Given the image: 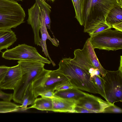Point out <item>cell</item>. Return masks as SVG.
<instances>
[{
  "instance_id": "obj_18",
  "label": "cell",
  "mask_w": 122,
  "mask_h": 122,
  "mask_svg": "<svg viewBox=\"0 0 122 122\" xmlns=\"http://www.w3.org/2000/svg\"><path fill=\"white\" fill-rule=\"evenodd\" d=\"M105 21L111 27L114 25L122 23V6H117L112 9L106 17Z\"/></svg>"
},
{
  "instance_id": "obj_21",
  "label": "cell",
  "mask_w": 122,
  "mask_h": 122,
  "mask_svg": "<svg viewBox=\"0 0 122 122\" xmlns=\"http://www.w3.org/2000/svg\"><path fill=\"white\" fill-rule=\"evenodd\" d=\"M40 9L44 11L45 14V21L47 29H50L51 21L50 15L51 12V7L44 0H36Z\"/></svg>"
},
{
  "instance_id": "obj_11",
  "label": "cell",
  "mask_w": 122,
  "mask_h": 122,
  "mask_svg": "<svg viewBox=\"0 0 122 122\" xmlns=\"http://www.w3.org/2000/svg\"><path fill=\"white\" fill-rule=\"evenodd\" d=\"M22 75L19 64L9 67L4 78L0 84V89L14 90L19 82Z\"/></svg>"
},
{
  "instance_id": "obj_27",
  "label": "cell",
  "mask_w": 122,
  "mask_h": 122,
  "mask_svg": "<svg viewBox=\"0 0 122 122\" xmlns=\"http://www.w3.org/2000/svg\"><path fill=\"white\" fill-rule=\"evenodd\" d=\"M54 89H50L46 90L39 94V96L41 97L52 98L55 97Z\"/></svg>"
},
{
  "instance_id": "obj_14",
  "label": "cell",
  "mask_w": 122,
  "mask_h": 122,
  "mask_svg": "<svg viewBox=\"0 0 122 122\" xmlns=\"http://www.w3.org/2000/svg\"><path fill=\"white\" fill-rule=\"evenodd\" d=\"M54 112L74 113L76 101L55 97L52 98Z\"/></svg>"
},
{
  "instance_id": "obj_7",
  "label": "cell",
  "mask_w": 122,
  "mask_h": 122,
  "mask_svg": "<svg viewBox=\"0 0 122 122\" xmlns=\"http://www.w3.org/2000/svg\"><path fill=\"white\" fill-rule=\"evenodd\" d=\"M104 86L107 101L114 104L122 101V71L107 70L104 76Z\"/></svg>"
},
{
  "instance_id": "obj_1",
  "label": "cell",
  "mask_w": 122,
  "mask_h": 122,
  "mask_svg": "<svg viewBox=\"0 0 122 122\" xmlns=\"http://www.w3.org/2000/svg\"><path fill=\"white\" fill-rule=\"evenodd\" d=\"M119 6H122L117 0H85L82 17L84 32H87L100 23L106 22L111 10Z\"/></svg>"
},
{
  "instance_id": "obj_2",
  "label": "cell",
  "mask_w": 122,
  "mask_h": 122,
  "mask_svg": "<svg viewBox=\"0 0 122 122\" xmlns=\"http://www.w3.org/2000/svg\"><path fill=\"white\" fill-rule=\"evenodd\" d=\"M71 58L61 60L57 71L65 76L71 85L80 90L94 94H98L96 87L91 81L90 74L82 68L70 62Z\"/></svg>"
},
{
  "instance_id": "obj_17",
  "label": "cell",
  "mask_w": 122,
  "mask_h": 122,
  "mask_svg": "<svg viewBox=\"0 0 122 122\" xmlns=\"http://www.w3.org/2000/svg\"><path fill=\"white\" fill-rule=\"evenodd\" d=\"M86 93L75 88L55 92V97L76 101L85 96Z\"/></svg>"
},
{
  "instance_id": "obj_13",
  "label": "cell",
  "mask_w": 122,
  "mask_h": 122,
  "mask_svg": "<svg viewBox=\"0 0 122 122\" xmlns=\"http://www.w3.org/2000/svg\"><path fill=\"white\" fill-rule=\"evenodd\" d=\"M41 10L38 5L36 2L28 10V17L27 22L31 26L34 34V43L37 46L39 45L41 38L39 32Z\"/></svg>"
},
{
  "instance_id": "obj_24",
  "label": "cell",
  "mask_w": 122,
  "mask_h": 122,
  "mask_svg": "<svg viewBox=\"0 0 122 122\" xmlns=\"http://www.w3.org/2000/svg\"><path fill=\"white\" fill-rule=\"evenodd\" d=\"M90 78L97 88L98 94L107 101L104 90V80L103 77H101L100 75H94L91 76Z\"/></svg>"
},
{
  "instance_id": "obj_26",
  "label": "cell",
  "mask_w": 122,
  "mask_h": 122,
  "mask_svg": "<svg viewBox=\"0 0 122 122\" xmlns=\"http://www.w3.org/2000/svg\"><path fill=\"white\" fill-rule=\"evenodd\" d=\"M74 87L71 84L69 80L64 81L57 86L55 90L58 91L71 89Z\"/></svg>"
},
{
  "instance_id": "obj_4",
  "label": "cell",
  "mask_w": 122,
  "mask_h": 122,
  "mask_svg": "<svg viewBox=\"0 0 122 122\" xmlns=\"http://www.w3.org/2000/svg\"><path fill=\"white\" fill-rule=\"evenodd\" d=\"M25 15L21 5L12 0H0V30L15 28L24 22Z\"/></svg>"
},
{
  "instance_id": "obj_3",
  "label": "cell",
  "mask_w": 122,
  "mask_h": 122,
  "mask_svg": "<svg viewBox=\"0 0 122 122\" xmlns=\"http://www.w3.org/2000/svg\"><path fill=\"white\" fill-rule=\"evenodd\" d=\"M21 72V79L13 90L14 101L21 104L26 91L39 74L44 69L45 63L35 60H19Z\"/></svg>"
},
{
  "instance_id": "obj_8",
  "label": "cell",
  "mask_w": 122,
  "mask_h": 122,
  "mask_svg": "<svg viewBox=\"0 0 122 122\" xmlns=\"http://www.w3.org/2000/svg\"><path fill=\"white\" fill-rule=\"evenodd\" d=\"M2 57L8 60H35L48 64L51 63L50 60L41 56L35 47L25 44L6 50L3 53Z\"/></svg>"
},
{
  "instance_id": "obj_31",
  "label": "cell",
  "mask_w": 122,
  "mask_h": 122,
  "mask_svg": "<svg viewBox=\"0 0 122 122\" xmlns=\"http://www.w3.org/2000/svg\"><path fill=\"white\" fill-rule=\"evenodd\" d=\"M112 27L117 30L122 32V22L113 25Z\"/></svg>"
},
{
  "instance_id": "obj_32",
  "label": "cell",
  "mask_w": 122,
  "mask_h": 122,
  "mask_svg": "<svg viewBox=\"0 0 122 122\" xmlns=\"http://www.w3.org/2000/svg\"><path fill=\"white\" fill-rule=\"evenodd\" d=\"M122 56H121L120 57V65L118 69L120 70L121 71H122Z\"/></svg>"
},
{
  "instance_id": "obj_23",
  "label": "cell",
  "mask_w": 122,
  "mask_h": 122,
  "mask_svg": "<svg viewBox=\"0 0 122 122\" xmlns=\"http://www.w3.org/2000/svg\"><path fill=\"white\" fill-rule=\"evenodd\" d=\"M75 10V17L80 25H82V17L85 0H71Z\"/></svg>"
},
{
  "instance_id": "obj_19",
  "label": "cell",
  "mask_w": 122,
  "mask_h": 122,
  "mask_svg": "<svg viewBox=\"0 0 122 122\" xmlns=\"http://www.w3.org/2000/svg\"><path fill=\"white\" fill-rule=\"evenodd\" d=\"M32 105L28 109L34 108L42 111H52L53 104L52 98L41 97L36 98Z\"/></svg>"
},
{
  "instance_id": "obj_29",
  "label": "cell",
  "mask_w": 122,
  "mask_h": 122,
  "mask_svg": "<svg viewBox=\"0 0 122 122\" xmlns=\"http://www.w3.org/2000/svg\"><path fill=\"white\" fill-rule=\"evenodd\" d=\"M95 113L83 107L76 105L74 111V113Z\"/></svg>"
},
{
  "instance_id": "obj_33",
  "label": "cell",
  "mask_w": 122,
  "mask_h": 122,
  "mask_svg": "<svg viewBox=\"0 0 122 122\" xmlns=\"http://www.w3.org/2000/svg\"><path fill=\"white\" fill-rule=\"evenodd\" d=\"M118 3L121 5H122V0H117Z\"/></svg>"
},
{
  "instance_id": "obj_15",
  "label": "cell",
  "mask_w": 122,
  "mask_h": 122,
  "mask_svg": "<svg viewBox=\"0 0 122 122\" xmlns=\"http://www.w3.org/2000/svg\"><path fill=\"white\" fill-rule=\"evenodd\" d=\"M83 47L93 66L99 71L102 77L104 76L107 70L103 68L100 63L89 38L86 41Z\"/></svg>"
},
{
  "instance_id": "obj_30",
  "label": "cell",
  "mask_w": 122,
  "mask_h": 122,
  "mask_svg": "<svg viewBox=\"0 0 122 122\" xmlns=\"http://www.w3.org/2000/svg\"><path fill=\"white\" fill-rule=\"evenodd\" d=\"M9 67L5 66H0V84L8 70Z\"/></svg>"
},
{
  "instance_id": "obj_34",
  "label": "cell",
  "mask_w": 122,
  "mask_h": 122,
  "mask_svg": "<svg viewBox=\"0 0 122 122\" xmlns=\"http://www.w3.org/2000/svg\"><path fill=\"white\" fill-rule=\"evenodd\" d=\"M14 0V1H22L23 0Z\"/></svg>"
},
{
  "instance_id": "obj_9",
  "label": "cell",
  "mask_w": 122,
  "mask_h": 122,
  "mask_svg": "<svg viewBox=\"0 0 122 122\" xmlns=\"http://www.w3.org/2000/svg\"><path fill=\"white\" fill-rule=\"evenodd\" d=\"M112 103L93 95L86 93L76 102V105L95 113H102L104 109Z\"/></svg>"
},
{
  "instance_id": "obj_20",
  "label": "cell",
  "mask_w": 122,
  "mask_h": 122,
  "mask_svg": "<svg viewBox=\"0 0 122 122\" xmlns=\"http://www.w3.org/2000/svg\"><path fill=\"white\" fill-rule=\"evenodd\" d=\"M35 99L31 84L28 86L22 101L21 105L20 106L19 111H24L28 109L27 106L32 104Z\"/></svg>"
},
{
  "instance_id": "obj_16",
  "label": "cell",
  "mask_w": 122,
  "mask_h": 122,
  "mask_svg": "<svg viewBox=\"0 0 122 122\" xmlns=\"http://www.w3.org/2000/svg\"><path fill=\"white\" fill-rule=\"evenodd\" d=\"M17 38L15 32L11 29L0 30V52L7 49L15 42Z\"/></svg>"
},
{
  "instance_id": "obj_22",
  "label": "cell",
  "mask_w": 122,
  "mask_h": 122,
  "mask_svg": "<svg viewBox=\"0 0 122 122\" xmlns=\"http://www.w3.org/2000/svg\"><path fill=\"white\" fill-rule=\"evenodd\" d=\"M20 106L10 101H0V113L19 111Z\"/></svg>"
},
{
  "instance_id": "obj_5",
  "label": "cell",
  "mask_w": 122,
  "mask_h": 122,
  "mask_svg": "<svg viewBox=\"0 0 122 122\" xmlns=\"http://www.w3.org/2000/svg\"><path fill=\"white\" fill-rule=\"evenodd\" d=\"M89 38L93 47L100 50L116 51L122 49V32L107 29Z\"/></svg>"
},
{
  "instance_id": "obj_6",
  "label": "cell",
  "mask_w": 122,
  "mask_h": 122,
  "mask_svg": "<svg viewBox=\"0 0 122 122\" xmlns=\"http://www.w3.org/2000/svg\"><path fill=\"white\" fill-rule=\"evenodd\" d=\"M68 80L65 76L56 70L44 69L32 82L31 88L36 98L40 93L48 90L55 89L59 84Z\"/></svg>"
},
{
  "instance_id": "obj_10",
  "label": "cell",
  "mask_w": 122,
  "mask_h": 122,
  "mask_svg": "<svg viewBox=\"0 0 122 122\" xmlns=\"http://www.w3.org/2000/svg\"><path fill=\"white\" fill-rule=\"evenodd\" d=\"M74 57L70 59V62L82 68L91 76L94 75H100L99 71L93 66L84 47L82 49H78L74 52Z\"/></svg>"
},
{
  "instance_id": "obj_25",
  "label": "cell",
  "mask_w": 122,
  "mask_h": 122,
  "mask_svg": "<svg viewBox=\"0 0 122 122\" xmlns=\"http://www.w3.org/2000/svg\"><path fill=\"white\" fill-rule=\"evenodd\" d=\"M121 108L112 104L106 108L103 112V113H122Z\"/></svg>"
},
{
  "instance_id": "obj_35",
  "label": "cell",
  "mask_w": 122,
  "mask_h": 122,
  "mask_svg": "<svg viewBox=\"0 0 122 122\" xmlns=\"http://www.w3.org/2000/svg\"><path fill=\"white\" fill-rule=\"evenodd\" d=\"M52 0V1H54V0Z\"/></svg>"
},
{
  "instance_id": "obj_28",
  "label": "cell",
  "mask_w": 122,
  "mask_h": 122,
  "mask_svg": "<svg viewBox=\"0 0 122 122\" xmlns=\"http://www.w3.org/2000/svg\"><path fill=\"white\" fill-rule=\"evenodd\" d=\"M0 89V99L3 101H10L13 99V94L5 93Z\"/></svg>"
},
{
  "instance_id": "obj_12",
  "label": "cell",
  "mask_w": 122,
  "mask_h": 122,
  "mask_svg": "<svg viewBox=\"0 0 122 122\" xmlns=\"http://www.w3.org/2000/svg\"><path fill=\"white\" fill-rule=\"evenodd\" d=\"M40 20V25L39 30L41 36L38 45L41 47L42 51L46 57H48L53 66H55L56 64L51 60L47 50L46 41L47 39L50 40L52 44L55 46L57 47L59 45V41L55 38H51L49 35L46 26L45 21V14L44 10L41 9Z\"/></svg>"
}]
</instances>
